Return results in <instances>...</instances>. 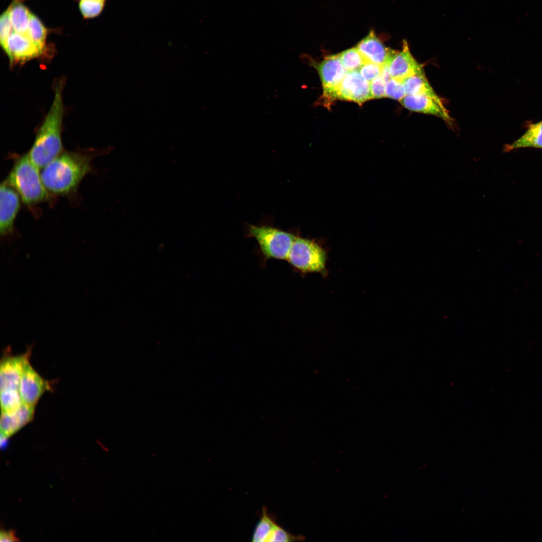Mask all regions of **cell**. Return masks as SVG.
<instances>
[{"label": "cell", "instance_id": "7a4b0ae2", "mask_svg": "<svg viewBox=\"0 0 542 542\" xmlns=\"http://www.w3.org/2000/svg\"><path fill=\"white\" fill-rule=\"evenodd\" d=\"M62 88L60 82L56 87L50 109L36 134L32 147L27 154L39 169L45 167L62 153Z\"/></svg>", "mask_w": 542, "mask_h": 542}, {"label": "cell", "instance_id": "30bf717a", "mask_svg": "<svg viewBox=\"0 0 542 542\" xmlns=\"http://www.w3.org/2000/svg\"><path fill=\"white\" fill-rule=\"evenodd\" d=\"M3 356L0 364V391L19 390V386L23 367L30 358L32 347L25 353L19 355H11L9 352Z\"/></svg>", "mask_w": 542, "mask_h": 542}, {"label": "cell", "instance_id": "e0dca14e", "mask_svg": "<svg viewBox=\"0 0 542 542\" xmlns=\"http://www.w3.org/2000/svg\"><path fill=\"white\" fill-rule=\"evenodd\" d=\"M525 148L542 149V120L530 124L521 137L505 146L504 152H508Z\"/></svg>", "mask_w": 542, "mask_h": 542}, {"label": "cell", "instance_id": "5bb4252c", "mask_svg": "<svg viewBox=\"0 0 542 542\" xmlns=\"http://www.w3.org/2000/svg\"><path fill=\"white\" fill-rule=\"evenodd\" d=\"M34 413L35 406L24 402L13 413L2 412L0 421L1 435L10 438L32 421Z\"/></svg>", "mask_w": 542, "mask_h": 542}, {"label": "cell", "instance_id": "2e32d148", "mask_svg": "<svg viewBox=\"0 0 542 542\" xmlns=\"http://www.w3.org/2000/svg\"><path fill=\"white\" fill-rule=\"evenodd\" d=\"M402 81L406 95L428 96L445 107L441 98L428 82L425 72L410 76L403 79Z\"/></svg>", "mask_w": 542, "mask_h": 542}, {"label": "cell", "instance_id": "83f0119b", "mask_svg": "<svg viewBox=\"0 0 542 542\" xmlns=\"http://www.w3.org/2000/svg\"><path fill=\"white\" fill-rule=\"evenodd\" d=\"M105 1V0H104Z\"/></svg>", "mask_w": 542, "mask_h": 542}, {"label": "cell", "instance_id": "4fadbf2b", "mask_svg": "<svg viewBox=\"0 0 542 542\" xmlns=\"http://www.w3.org/2000/svg\"><path fill=\"white\" fill-rule=\"evenodd\" d=\"M387 66L391 78L402 80L410 76L424 72L422 64L412 54L406 40L403 41L402 50L397 52Z\"/></svg>", "mask_w": 542, "mask_h": 542}, {"label": "cell", "instance_id": "9a60e30c", "mask_svg": "<svg viewBox=\"0 0 542 542\" xmlns=\"http://www.w3.org/2000/svg\"><path fill=\"white\" fill-rule=\"evenodd\" d=\"M399 101L402 106L411 111L431 114L447 121H451L446 108L428 96L406 95Z\"/></svg>", "mask_w": 542, "mask_h": 542}, {"label": "cell", "instance_id": "ba28073f", "mask_svg": "<svg viewBox=\"0 0 542 542\" xmlns=\"http://www.w3.org/2000/svg\"><path fill=\"white\" fill-rule=\"evenodd\" d=\"M0 42L12 63L31 60L40 56L44 52L33 41L29 34L17 33L12 29L7 37Z\"/></svg>", "mask_w": 542, "mask_h": 542}, {"label": "cell", "instance_id": "7c38bea8", "mask_svg": "<svg viewBox=\"0 0 542 542\" xmlns=\"http://www.w3.org/2000/svg\"><path fill=\"white\" fill-rule=\"evenodd\" d=\"M366 61L382 66L387 65L397 53L386 47L377 38L373 31L360 41L356 46Z\"/></svg>", "mask_w": 542, "mask_h": 542}, {"label": "cell", "instance_id": "5b68a950", "mask_svg": "<svg viewBox=\"0 0 542 542\" xmlns=\"http://www.w3.org/2000/svg\"><path fill=\"white\" fill-rule=\"evenodd\" d=\"M326 258L324 250L317 243L296 237L287 260L302 272H319L324 269Z\"/></svg>", "mask_w": 542, "mask_h": 542}, {"label": "cell", "instance_id": "52a82bcc", "mask_svg": "<svg viewBox=\"0 0 542 542\" xmlns=\"http://www.w3.org/2000/svg\"><path fill=\"white\" fill-rule=\"evenodd\" d=\"M55 381L42 377L33 367L30 359L24 364L19 386V392L24 403L35 406L42 395L54 389Z\"/></svg>", "mask_w": 542, "mask_h": 542}, {"label": "cell", "instance_id": "44dd1931", "mask_svg": "<svg viewBox=\"0 0 542 542\" xmlns=\"http://www.w3.org/2000/svg\"><path fill=\"white\" fill-rule=\"evenodd\" d=\"M29 32L33 41L44 50L47 31L41 21L32 13L30 17Z\"/></svg>", "mask_w": 542, "mask_h": 542}, {"label": "cell", "instance_id": "277c9868", "mask_svg": "<svg viewBox=\"0 0 542 542\" xmlns=\"http://www.w3.org/2000/svg\"><path fill=\"white\" fill-rule=\"evenodd\" d=\"M248 233L256 239L262 255L267 259L287 260L296 238L291 233L267 226L249 225Z\"/></svg>", "mask_w": 542, "mask_h": 542}, {"label": "cell", "instance_id": "484cf974", "mask_svg": "<svg viewBox=\"0 0 542 542\" xmlns=\"http://www.w3.org/2000/svg\"><path fill=\"white\" fill-rule=\"evenodd\" d=\"M386 83L380 75L370 82L372 98L385 97Z\"/></svg>", "mask_w": 542, "mask_h": 542}, {"label": "cell", "instance_id": "9c48e42d", "mask_svg": "<svg viewBox=\"0 0 542 542\" xmlns=\"http://www.w3.org/2000/svg\"><path fill=\"white\" fill-rule=\"evenodd\" d=\"M20 196L6 180L0 186V233L2 238L11 235L20 208Z\"/></svg>", "mask_w": 542, "mask_h": 542}, {"label": "cell", "instance_id": "8992f818", "mask_svg": "<svg viewBox=\"0 0 542 542\" xmlns=\"http://www.w3.org/2000/svg\"><path fill=\"white\" fill-rule=\"evenodd\" d=\"M315 67L321 78L323 93L321 103L327 107L336 99L338 88L347 71L343 66L339 54L326 57Z\"/></svg>", "mask_w": 542, "mask_h": 542}, {"label": "cell", "instance_id": "d6986e66", "mask_svg": "<svg viewBox=\"0 0 542 542\" xmlns=\"http://www.w3.org/2000/svg\"><path fill=\"white\" fill-rule=\"evenodd\" d=\"M279 525L268 513L266 507L263 506L261 515L254 529L252 541L269 542L272 535Z\"/></svg>", "mask_w": 542, "mask_h": 542}, {"label": "cell", "instance_id": "d4e9b609", "mask_svg": "<svg viewBox=\"0 0 542 542\" xmlns=\"http://www.w3.org/2000/svg\"><path fill=\"white\" fill-rule=\"evenodd\" d=\"M382 69V66L366 61L360 68L359 72L366 80L371 82L374 79L380 75Z\"/></svg>", "mask_w": 542, "mask_h": 542}, {"label": "cell", "instance_id": "8fae6325", "mask_svg": "<svg viewBox=\"0 0 542 542\" xmlns=\"http://www.w3.org/2000/svg\"><path fill=\"white\" fill-rule=\"evenodd\" d=\"M336 99L351 101L362 104L372 99L370 84L359 71H347L336 94Z\"/></svg>", "mask_w": 542, "mask_h": 542}, {"label": "cell", "instance_id": "3957f363", "mask_svg": "<svg viewBox=\"0 0 542 542\" xmlns=\"http://www.w3.org/2000/svg\"><path fill=\"white\" fill-rule=\"evenodd\" d=\"M39 169L26 154L16 159L6 180L27 205L40 203L48 197Z\"/></svg>", "mask_w": 542, "mask_h": 542}, {"label": "cell", "instance_id": "ffe728a7", "mask_svg": "<svg viewBox=\"0 0 542 542\" xmlns=\"http://www.w3.org/2000/svg\"><path fill=\"white\" fill-rule=\"evenodd\" d=\"M339 55L343 66L347 71H358L366 62L356 47L346 50Z\"/></svg>", "mask_w": 542, "mask_h": 542}, {"label": "cell", "instance_id": "7402d4cb", "mask_svg": "<svg viewBox=\"0 0 542 542\" xmlns=\"http://www.w3.org/2000/svg\"><path fill=\"white\" fill-rule=\"evenodd\" d=\"M2 412L12 413L17 411L23 403L19 390L1 391Z\"/></svg>", "mask_w": 542, "mask_h": 542}, {"label": "cell", "instance_id": "cb8c5ba5", "mask_svg": "<svg viewBox=\"0 0 542 542\" xmlns=\"http://www.w3.org/2000/svg\"><path fill=\"white\" fill-rule=\"evenodd\" d=\"M402 80L390 78L385 84V97L400 101L406 95Z\"/></svg>", "mask_w": 542, "mask_h": 542}, {"label": "cell", "instance_id": "ac0fdd59", "mask_svg": "<svg viewBox=\"0 0 542 542\" xmlns=\"http://www.w3.org/2000/svg\"><path fill=\"white\" fill-rule=\"evenodd\" d=\"M12 30L21 34H29V25L31 12L23 4L13 2L7 9Z\"/></svg>", "mask_w": 542, "mask_h": 542}, {"label": "cell", "instance_id": "603a6c76", "mask_svg": "<svg viewBox=\"0 0 542 542\" xmlns=\"http://www.w3.org/2000/svg\"><path fill=\"white\" fill-rule=\"evenodd\" d=\"M104 0H80L79 9L85 18L97 16L103 10Z\"/></svg>", "mask_w": 542, "mask_h": 542}, {"label": "cell", "instance_id": "4316f807", "mask_svg": "<svg viewBox=\"0 0 542 542\" xmlns=\"http://www.w3.org/2000/svg\"><path fill=\"white\" fill-rule=\"evenodd\" d=\"M0 541H19L14 532L12 531L2 530L0 533Z\"/></svg>", "mask_w": 542, "mask_h": 542}, {"label": "cell", "instance_id": "6da1fadb", "mask_svg": "<svg viewBox=\"0 0 542 542\" xmlns=\"http://www.w3.org/2000/svg\"><path fill=\"white\" fill-rule=\"evenodd\" d=\"M91 160L92 156L88 154L61 153L44 167L41 173L45 187L55 194L71 192L91 170Z\"/></svg>", "mask_w": 542, "mask_h": 542}]
</instances>
